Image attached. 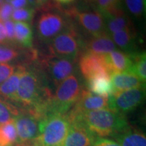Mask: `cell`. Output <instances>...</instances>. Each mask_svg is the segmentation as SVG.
Segmentation results:
<instances>
[{
    "mask_svg": "<svg viewBox=\"0 0 146 146\" xmlns=\"http://www.w3.org/2000/svg\"><path fill=\"white\" fill-rule=\"evenodd\" d=\"M68 119L70 122L81 123L93 135L98 137H114L130 126L125 115L109 108L89 111L74 117H68Z\"/></svg>",
    "mask_w": 146,
    "mask_h": 146,
    "instance_id": "6da1fadb",
    "label": "cell"
},
{
    "mask_svg": "<svg viewBox=\"0 0 146 146\" xmlns=\"http://www.w3.org/2000/svg\"><path fill=\"white\" fill-rule=\"evenodd\" d=\"M70 126L66 114H49L40 121L38 138L43 146H63Z\"/></svg>",
    "mask_w": 146,
    "mask_h": 146,
    "instance_id": "7a4b0ae2",
    "label": "cell"
},
{
    "mask_svg": "<svg viewBox=\"0 0 146 146\" xmlns=\"http://www.w3.org/2000/svg\"><path fill=\"white\" fill-rule=\"evenodd\" d=\"M82 87L77 76L71 74L57 86L51 100L49 114H65L78 100Z\"/></svg>",
    "mask_w": 146,
    "mask_h": 146,
    "instance_id": "3957f363",
    "label": "cell"
},
{
    "mask_svg": "<svg viewBox=\"0 0 146 146\" xmlns=\"http://www.w3.org/2000/svg\"><path fill=\"white\" fill-rule=\"evenodd\" d=\"M145 98V87L112 93L108 97L110 109L125 115L136 109Z\"/></svg>",
    "mask_w": 146,
    "mask_h": 146,
    "instance_id": "277c9868",
    "label": "cell"
},
{
    "mask_svg": "<svg viewBox=\"0 0 146 146\" xmlns=\"http://www.w3.org/2000/svg\"><path fill=\"white\" fill-rule=\"evenodd\" d=\"M41 120L28 110L20 109L19 113L14 118L18 143H29L39 137Z\"/></svg>",
    "mask_w": 146,
    "mask_h": 146,
    "instance_id": "5b68a950",
    "label": "cell"
},
{
    "mask_svg": "<svg viewBox=\"0 0 146 146\" xmlns=\"http://www.w3.org/2000/svg\"><path fill=\"white\" fill-rule=\"evenodd\" d=\"M80 43L77 34L73 29L60 33L53 38L50 47L52 56L75 59L78 55Z\"/></svg>",
    "mask_w": 146,
    "mask_h": 146,
    "instance_id": "8992f818",
    "label": "cell"
},
{
    "mask_svg": "<svg viewBox=\"0 0 146 146\" xmlns=\"http://www.w3.org/2000/svg\"><path fill=\"white\" fill-rule=\"evenodd\" d=\"M78 66L86 81L100 76H108L110 77L104 55L88 52L83 53L79 58Z\"/></svg>",
    "mask_w": 146,
    "mask_h": 146,
    "instance_id": "52a82bcc",
    "label": "cell"
},
{
    "mask_svg": "<svg viewBox=\"0 0 146 146\" xmlns=\"http://www.w3.org/2000/svg\"><path fill=\"white\" fill-rule=\"evenodd\" d=\"M108 106V98L98 96L88 89H82L78 100L66 114L69 118H71L89 111L106 108Z\"/></svg>",
    "mask_w": 146,
    "mask_h": 146,
    "instance_id": "ba28073f",
    "label": "cell"
},
{
    "mask_svg": "<svg viewBox=\"0 0 146 146\" xmlns=\"http://www.w3.org/2000/svg\"><path fill=\"white\" fill-rule=\"evenodd\" d=\"M67 14L76 18L80 25L93 36L108 33L104 19L98 11L78 12L76 9H71Z\"/></svg>",
    "mask_w": 146,
    "mask_h": 146,
    "instance_id": "9c48e42d",
    "label": "cell"
},
{
    "mask_svg": "<svg viewBox=\"0 0 146 146\" xmlns=\"http://www.w3.org/2000/svg\"><path fill=\"white\" fill-rule=\"evenodd\" d=\"M65 26L63 18L58 14L46 12L40 16L37 22V33L43 40L51 39L60 33Z\"/></svg>",
    "mask_w": 146,
    "mask_h": 146,
    "instance_id": "30bf717a",
    "label": "cell"
},
{
    "mask_svg": "<svg viewBox=\"0 0 146 146\" xmlns=\"http://www.w3.org/2000/svg\"><path fill=\"white\" fill-rule=\"evenodd\" d=\"M45 62L53 83L58 86L74 70L75 59L50 56Z\"/></svg>",
    "mask_w": 146,
    "mask_h": 146,
    "instance_id": "8fae6325",
    "label": "cell"
},
{
    "mask_svg": "<svg viewBox=\"0 0 146 146\" xmlns=\"http://www.w3.org/2000/svg\"><path fill=\"white\" fill-rule=\"evenodd\" d=\"M70 126L63 146H92L96 137L78 122H70Z\"/></svg>",
    "mask_w": 146,
    "mask_h": 146,
    "instance_id": "7c38bea8",
    "label": "cell"
},
{
    "mask_svg": "<svg viewBox=\"0 0 146 146\" xmlns=\"http://www.w3.org/2000/svg\"><path fill=\"white\" fill-rule=\"evenodd\" d=\"M23 66H18L13 74L0 85V97L12 104H16V95L20 79L25 70Z\"/></svg>",
    "mask_w": 146,
    "mask_h": 146,
    "instance_id": "4fadbf2b",
    "label": "cell"
},
{
    "mask_svg": "<svg viewBox=\"0 0 146 146\" xmlns=\"http://www.w3.org/2000/svg\"><path fill=\"white\" fill-rule=\"evenodd\" d=\"M110 81L112 85V93L145 87V83L135 74L128 72L113 73L110 75Z\"/></svg>",
    "mask_w": 146,
    "mask_h": 146,
    "instance_id": "5bb4252c",
    "label": "cell"
},
{
    "mask_svg": "<svg viewBox=\"0 0 146 146\" xmlns=\"http://www.w3.org/2000/svg\"><path fill=\"white\" fill-rule=\"evenodd\" d=\"M110 75L113 73L127 72L131 64L130 55L120 51L104 54Z\"/></svg>",
    "mask_w": 146,
    "mask_h": 146,
    "instance_id": "9a60e30c",
    "label": "cell"
},
{
    "mask_svg": "<svg viewBox=\"0 0 146 146\" xmlns=\"http://www.w3.org/2000/svg\"><path fill=\"white\" fill-rule=\"evenodd\" d=\"M85 47L87 52L100 55L109 54L116 49L114 41L108 33L92 36L86 42Z\"/></svg>",
    "mask_w": 146,
    "mask_h": 146,
    "instance_id": "2e32d148",
    "label": "cell"
},
{
    "mask_svg": "<svg viewBox=\"0 0 146 146\" xmlns=\"http://www.w3.org/2000/svg\"><path fill=\"white\" fill-rule=\"evenodd\" d=\"M114 137L120 146H146L145 134L131 126L121 131Z\"/></svg>",
    "mask_w": 146,
    "mask_h": 146,
    "instance_id": "e0dca14e",
    "label": "cell"
},
{
    "mask_svg": "<svg viewBox=\"0 0 146 146\" xmlns=\"http://www.w3.org/2000/svg\"><path fill=\"white\" fill-rule=\"evenodd\" d=\"M106 22V31L108 33H114L126 28L133 27L132 23L128 16L124 13L121 8L112 13L102 16Z\"/></svg>",
    "mask_w": 146,
    "mask_h": 146,
    "instance_id": "ac0fdd59",
    "label": "cell"
},
{
    "mask_svg": "<svg viewBox=\"0 0 146 146\" xmlns=\"http://www.w3.org/2000/svg\"><path fill=\"white\" fill-rule=\"evenodd\" d=\"M87 89L93 94L105 98H108L112 94V85L110 77L108 76H100L90 78L87 81Z\"/></svg>",
    "mask_w": 146,
    "mask_h": 146,
    "instance_id": "d6986e66",
    "label": "cell"
},
{
    "mask_svg": "<svg viewBox=\"0 0 146 146\" xmlns=\"http://www.w3.org/2000/svg\"><path fill=\"white\" fill-rule=\"evenodd\" d=\"M131 64L127 72L137 76L141 81H146V54L145 52L131 54Z\"/></svg>",
    "mask_w": 146,
    "mask_h": 146,
    "instance_id": "ffe728a7",
    "label": "cell"
},
{
    "mask_svg": "<svg viewBox=\"0 0 146 146\" xmlns=\"http://www.w3.org/2000/svg\"><path fill=\"white\" fill-rule=\"evenodd\" d=\"M16 41L23 46L31 48L33 46V31L30 26L25 22L14 23Z\"/></svg>",
    "mask_w": 146,
    "mask_h": 146,
    "instance_id": "44dd1931",
    "label": "cell"
},
{
    "mask_svg": "<svg viewBox=\"0 0 146 146\" xmlns=\"http://www.w3.org/2000/svg\"><path fill=\"white\" fill-rule=\"evenodd\" d=\"M18 143L14 120L0 127V146H14Z\"/></svg>",
    "mask_w": 146,
    "mask_h": 146,
    "instance_id": "7402d4cb",
    "label": "cell"
},
{
    "mask_svg": "<svg viewBox=\"0 0 146 146\" xmlns=\"http://www.w3.org/2000/svg\"><path fill=\"white\" fill-rule=\"evenodd\" d=\"M113 41L118 47L125 50L130 49L133 45V40L135 38V31L133 27L126 28L112 34Z\"/></svg>",
    "mask_w": 146,
    "mask_h": 146,
    "instance_id": "603a6c76",
    "label": "cell"
},
{
    "mask_svg": "<svg viewBox=\"0 0 146 146\" xmlns=\"http://www.w3.org/2000/svg\"><path fill=\"white\" fill-rule=\"evenodd\" d=\"M19 112L17 106L0 97V127L14 120Z\"/></svg>",
    "mask_w": 146,
    "mask_h": 146,
    "instance_id": "cb8c5ba5",
    "label": "cell"
},
{
    "mask_svg": "<svg viewBox=\"0 0 146 146\" xmlns=\"http://www.w3.org/2000/svg\"><path fill=\"white\" fill-rule=\"evenodd\" d=\"M98 12L102 16L112 13L120 7V0H96Z\"/></svg>",
    "mask_w": 146,
    "mask_h": 146,
    "instance_id": "d4e9b609",
    "label": "cell"
},
{
    "mask_svg": "<svg viewBox=\"0 0 146 146\" xmlns=\"http://www.w3.org/2000/svg\"><path fill=\"white\" fill-rule=\"evenodd\" d=\"M18 51L8 45H0V64H6L18 56Z\"/></svg>",
    "mask_w": 146,
    "mask_h": 146,
    "instance_id": "484cf974",
    "label": "cell"
},
{
    "mask_svg": "<svg viewBox=\"0 0 146 146\" xmlns=\"http://www.w3.org/2000/svg\"><path fill=\"white\" fill-rule=\"evenodd\" d=\"M35 10L30 8H23L13 10L11 18L16 22L30 21L33 17Z\"/></svg>",
    "mask_w": 146,
    "mask_h": 146,
    "instance_id": "4316f807",
    "label": "cell"
},
{
    "mask_svg": "<svg viewBox=\"0 0 146 146\" xmlns=\"http://www.w3.org/2000/svg\"><path fill=\"white\" fill-rule=\"evenodd\" d=\"M128 10L136 17H140L145 11V0H125Z\"/></svg>",
    "mask_w": 146,
    "mask_h": 146,
    "instance_id": "83f0119b",
    "label": "cell"
},
{
    "mask_svg": "<svg viewBox=\"0 0 146 146\" xmlns=\"http://www.w3.org/2000/svg\"><path fill=\"white\" fill-rule=\"evenodd\" d=\"M5 33H6V41L10 43L11 45L15 43V30H14V23L11 20L3 22Z\"/></svg>",
    "mask_w": 146,
    "mask_h": 146,
    "instance_id": "f1b7e54d",
    "label": "cell"
},
{
    "mask_svg": "<svg viewBox=\"0 0 146 146\" xmlns=\"http://www.w3.org/2000/svg\"><path fill=\"white\" fill-rule=\"evenodd\" d=\"M15 67L10 64H0V85L13 74Z\"/></svg>",
    "mask_w": 146,
    "mask_h": 146,
    "instance_id": "f546056e",
    "label": "cell"
},
{
    "mask_svg": "<svg viewBox=\"0 0 146 146\" xmlns=\"http://www.w3.org/2000/svg\"><path fill=\"white\" fill-rule=\"evenodd\" d=\"M13 12V7L6 1L0 6V21L5 22L10 19Z\"/></svg>",
    "mask_w": 146,
    "mask_h": 146,
    "instance_id": "4dcf8cb0",
    "label": "cell"
},
{
    "mask_svg": "<svg viewBox=\"0 0 146 146\" xmlns=\"http://www.w3.org/2000/svg\"><path fill=\"white\" fill-rule=\"evenodd\" d=\"M93 146H120L117 142L112 140L106 139H101L95 141Z\"/></svg>",
    "mask_w": 146,
    "mask_h": 146,
    "instance_id": "1f68e13d",
    "label": "cell"
},
{
    "mask_svg": "<svg viewBox=\"0 0 146 146\" xmlns=\"http://www.w3.org/2000/svg\"><path fill=\"white\" fill-rule=\"evenodd\" d=\"M5 1L10 3L13 8L19 9L26 7L28 5V1L27 0H5Z\"/></svg>",
    "mask_w": 146,
    "mask_h": 146,
    "instance_id": "d6a6232c",
    "label": "cell"
},
{
    "mask_svg": "<svg viewBox=\"0 0 146 146\" xmlns=\"http://www.w3.org/2000/svg\"><path fill=\"white\" fill-rule=\"evenodd\" d=\"M6 41V33L4 25L2 22L0 21V42Z\"/></svg>",
    "mask_w": 146,
    "mask_h": 146,
    "instance_id": "836d02e7",
    "label": "cell"
},
{
    "mask_svg": "<svg viewBox=\"0 0 146 146\" xmlns=\"http://www.w3.org/2000/svg\"><path fill=\"white\" fill-rule=\"evenodd\" d=\"M31 146H43L42 145L41 142L40 141L39 138H36L33 141L31 142Z\"/></svg>",
    "mask_w": 146,
    "mask_h": 146,
    "instance_id": "e575fe53",
    "label": "cell"
},
{
    "mask_svg": "<svg viewBox=\"0 0 146 146\" xmlns=\"http://www.w3.org/2000/svg\"><path fill=\"white\" fill-rule=\"evenodd\" d=\"M47 0H35L36 4L39 6H43L47 3Z\"/></svg>",
    "mask_w": 146,
    "mask_h": 146,
    "instance_id": "d590c367",
    "label": "cell"
},
{
    "mask_svg": "<svg viewBox=\"0 0 146 146\" xmlns=\"http://www.w3.org/2000/svg\"><path fill=\"white\" fill-rule=\"evenodd\" d=\"M56 1H57L58 3H69L72 2L74 0H55Z\"/></svg>",
    "mask_w": 146,
    "mask_h": 146,
    "instance_id": "8d00e7d4",
    "label": "cell"
},
{
    "mask_svg": "<svg viewBox=\"0 0 146 146\" xmlns=\"http://www.w3.org/2000/svg\"><path fill=\"white\" fill-rule=\"evenodd\" d=\"M16 146H31V142L29 143H18Z\"/></svg>",
    "mask_w": 146,
    "mask_h": 146,
    "instance_id": "74e56055",
    "label": "cell"
},
{
    "mask_svg": "<svg viewBox=\"0 0 146 146\" xmlns=\"http://www.w3.org/2000/svg\"><path fill=\"white\" fill-rule=\"evenodd\" d=\"M29 3H31V5H35V0H27Z\"/></svg>",
    "mask_w": 146,
    "mask_h": 146,
    "instance_id": "f35d334b",
    "label": "cell"
},
{
    "mask_svg": "<svg viewBox=\"0 0 146 146\" xmlns=\"http://www.w3.org/2000/svg\"><path fill=\"white\" fill-rule=\"evenodd\" d=\"M86 1L88 3H93V2H95V1H96V0H86Z\"/></svg>",
    "mask_w": 146,
    "mask_h": 146,
    "instance_id": "ab89813d",
    "label": "cell"
},
{
    "mask_svg": "<svg viewBox=\"0 0 146 146\" xmlns=\"http://www.w3.org/2000/svg\"><path fill=\"white\" fill-rule=\"evenodd\" d=\"M5 2V0H0V6Z\"/></svg>",
    "mask_w": 146,
    "mask_h": 146,
    "instance_id": "60d3db41",
    "label": "cell"
}]
</instances>
